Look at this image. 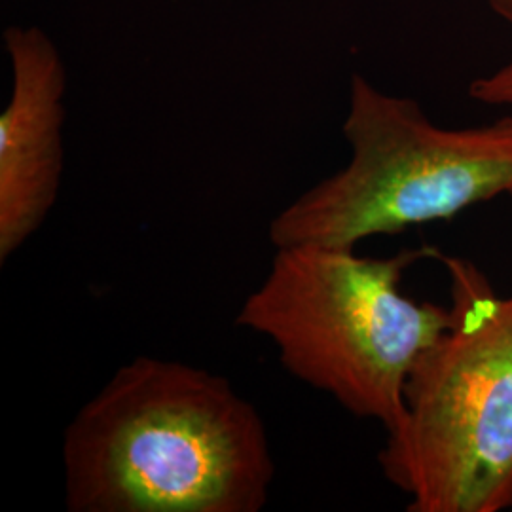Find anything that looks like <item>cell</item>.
I'll return each mask as SVG.
<instances>
[{
    "label": "cell",
    "instance_id": "obj_3",
    "mask_svg": "<svg viewBox=\"0 0 512 512\" xmlns=\"http://www.w3.org/2000/svg\"><path fill=\"white\" fill-rule=\"evenodd\" d=\"M450 325L404 389V420L378 463L410 512L512 509V293L475 262L440 253Z\"/></svg>",
    "mask_w": 512,
    "mask_h": 512
},
{
    "label": "cell",
    "instance_id": "obj_4",
    "mask_svg": "<svg viewBox=\"0 0 512 512\" xmlns=\"http://www.w3.org/2000/svg\"><path fill=\"white\" fill-rule=\"evenodd\" d=\"M344 137L349 164L272 220L275 249L357 247L366 238L456 219L497 198L512 202V116L442 128L414 99L353 74Z\"/></svg>",
    "mask_w": 512,
    "mask_h": 512
},
{
    "label": "cell",
    "instance_id": "obj_7",
    "mask_svg": "<svg viewBox=\"0 0 512 512\" xmlns=\"http://www.w3.org/2000/svg\"><path fill=\"white\" fill-rule=\"evenodd\" d=\"M488 4L494 10L495 16H499L512 27V0H488Z\"/></svg>",
    "mask_w": 512,
    "mask_h": 512
},
{
    "label": "cell",
    "instance_id": "obj_1",
    "mask_svg": "<svg viewBox=\"0 0 512 512\" xmlns=\"http://www.w3.org/2000/svg\"><path fill=\"white\" fill-rule=\"evenodd\" d=\"M71 512H258L275 465L255 406L209 370L137 357L65 431Z\"/></svg>",
    "mask_w": 512,
    "mask_h": 512
},
{
    "label": "cell",
    "instance_id": "obj_2",
    "mask_svg": "<svg viewBox=\"0 0 512 512\" xmlns=\"http://www.w3.org/2000/svg\"><path fill=\"white\" fill-rule=\"evenodd\" d=\"M439 255L429 245L382 258L355 247H279L236 325L268 338L294 378L389 435L403 423L414 366L450 325V306L401 289L410 266Z\"/></svg>",
    "mask_w": 512,
    "mask_h": 512
},
{
    "label": "cell",
    "instance_id": "obj_6",
    "mask_svg": "<svg viewBox=\"0 0 512 512\" xmlns=\"http://www.w3.org/2000/svg\"><path fill=\"white\" fill-rule=\"evenodd\" d=\"M469 97L475 99L476 103L490 107L512 105V61L494 73L475 78L469 86Z\"/></svg>",
    "mask_w": 512,
    "mask_h": 512
},
{
    "label": "cell",
    "instance_id": "obj_5",
    "mask_svg": "<svg viewBox=\"0 0 512 512\" xmlns=\"http://www.w3.org/2000/svg\"><path fill=\"white\" fill-rule=\"evenodd\" d=\"M12 97L0 114V260L48 219L63 173L67 74L54 42L37 27L4 33Z\"/></svg>",
    "mask_w": 512,
    "mask_h": 512
}]
</instances>
